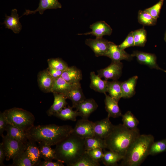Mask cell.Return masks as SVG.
Returning <instances> with one entry per match:
<instances>
[{"instance_id":"4","label":"cell","mask_w":166,"mask_h":166,"mask_svg":"<svg viewBox=\"0 0 166 166\" xmlns=\"http://www.w3.org/2000/svg\"><path fill=\"white\" fill-rule=\"evenodd\" d=\"M154 138L151 134L140 135L129 146L121 163L122 166H139L149 155Z\"/></svg>"},{"instance_id":"15","label":"cell","mask_w":166,"mask_h":166,"mask_svg":"<svg viewBox=\"0 0 166 166\" xmlns=\"http://www.w3.org/2000/svg\"><path fill=\"white\" fill-rule=\"evenodd\" d=\"M98 105L93 98L85 99L81 102L76 108L79 116L82 118L88 119L90 115L96 110Z\"/></svg>"},{"instance_id":"28","label":"cell","mask_w":166,"mask_h":166,"mask_svg":"<svg viewBox=\"0 0 166 166\" xmlns=\"http://www.w3.org/2000/svg\"><path fill=\"white\" fill-rule=\"evenodd\" d=\"M121 82L117 80L107 82V92L111 97L118 102L122 98Z\"/></svg>"},{"instance_id":"40","label":"cell","mask_w":166,"mask_h":166,"mask_svg":"<svg viewBox=\"0 0 166 166\" xmlns=\"http://www.w3.org/2000/svg\"><path fill=\"white\" fill-rule=\"evenodd\" d=\"M86 151L94 161L98 162L102 161L104 155L102 149L98 148Z\"/></svg>"},{"instance_id":"37","label":"cell","mask_w":166,"mask_h":166,"mask_svg":"<svg viewBox=\"0 0 166 166\" xmlns=\"http://www.w3.org/2000/svg\"><path fill=\"white\" fill-rule=\"evenodd\" d=\"M98 162L94 161L86 152L71 166H99Z\"/></svg>"},{"instance_id":"12","label":"cell","mask_w":166,"mask_h":166,"mask_svg":"<svg viewBox=\"0 0 166 166\" xmlns=\"http://www.w3.org/2000/svg\"><path fill=\"white\" fill-rule=\"evenodd\" d=\"M92 31L84 34H79L78 35H92L96 38H101L104 36L110 35L112 32V29L110 26L105 21H101L97 22L90 26Z\"/></svg>"},{"instance_id":"3","label":"cell","mask_w":166,"mask_h":166,"mask_svg":"<svg viewBox=\"0 0 166 166\" xmlns=\"http://www.w3.org/2000/svg\"><path fill=\"white\" fill-rule=\"evenodd\" d=\"M140 135L138 129L130 130L121 124L114 125L111 132L104 139L106 148L124 156L129 146Z\"/></svg>"},{"instance_id":"7","label":"cell","mask_w":166,"mask_h":166,"mask_svg":"<svg viewBox=\"0 0 166 166\" xmlns=\"http://www.w3.org/2000/svg\"><path fill=\"white\" fill-rule=\"evenodd\" d=\"M123 64L120 61H112L107 67L97 71L98 75L107 81L109 79L117 80L122 73Z\"/></svg>"},{"instance_id":"35","label":"cell","mask_w":166,"mask_h":166,"mask_svg":"<svg viewBox=\"0 0 166 166\" xmlns=\"http://www.w3.org/2000/svg\"><path fill=\"white\" fill-rule=\"evenodd\" d=\"M135 46H144L147 41V32L143 27L133 31Z\"/></svg>"},{"instance_id":"18","label":"cell","mask_w":166,"mask_h":166,"mask_svg":"<svg viewBox=\"0 0 166 166\" xmlns=\"http://www.w3.org/2000/svg\"><path fill=\"white\" fill-rule=\"evenodd\" d=\"M35 141L28 140L25 144V151L30 159L34 166H38L41 161L40 150Z\"/></svg>"},{"instance_id":"13","label":"cell","mask_w":166,"mask_h":166,"mask_svg":"<svg viewBox=\"0 0 166 166\" xmlns=\"http://www.w3.org/2000/svg\"><path fill=\"white\" fill-rule=\"evenodd\" d=\"M55 79L50 74L47 68L40 71L38 75V82L40 89L44 92H51Z\"/></svg>"},{"instance_id":"26","label":"cell","mask_w":166,"mask_h":166,"mask_svg":"<svg viewBox=\"0 0 166 166\" xmlns=\"http://www.w3.org/2000/svg\"><path fill=\"white\" fill-rule=\"evenodd\" d=\"M6 131L7 135L25 144L28 140V136L25 132L11 124H8Z\"/></svg>"},{"instance_id":"2","label":"cell","mask_w":166,"mask_h":166,"mask_svg":"<svg viewBox=\"0 0 166 166\" xmlns=\"http://www.w3.org/2000/svg\"><path fill=\"white\" fill-rule=\"evenodd\" d=\"M84 140L72 132L56 145L54 149L57 160L71 166L86 152Z\"/></svg>"},{"instance_id":"45","label":"cell","mask_w":166,"mask_h":166,"mask_svg":"<svg viewBox=\"0 0 166 166\" xmlns=\"http://www.w3.org/2000/svg\"><path fill=\"white\" fill-rule=\"evenodd\" d=\"M5 152L3 148L2 142L0 143V165L5 166L4 161L6 159Z\"/></svg>"},{"instance_id":"22","label":"cell","mask_w":166,"mask_h":166,"mask_svg":"<svg viewBox=\"0 0 166 166\" xmlns=\"http://www.w3.org/2000/svg\"><path fill=\"white\" fill-rule=\"evenodd\" d=\"M105 94V109L108 113V116L114 118L121 116L122 114L118 105V102L106 93Z\"/></svg>"},{"instance_id":"43","label":"cell","mask_w":166,"mask_h":166,"mask_svg":"<svg viewBox=\"0 0 166 166\" xmlns=\"http://www.w3.org/2000/svg\"><path fill=\"white\" fill-rule=\"evenodd\" d=\"M63 163L58 160L56 162H53L52 160H45L41 161L38 166H64Z\"/></svg>"},{"instance_id":"5","label":"cell","mask_w":166,"mask_h":166,"mask_svg":"<svg viewBox=\"0 0 166 166\" xmlns=\"http://www.w3.org/2000/svg\"><path fill=\"white\" fill-rule=\"evenodd\" d=\"M3 113L8 124L27 132L34 125L35 117L30 112L22 108L14 107Z\"/></svg>"},{"instance_id":"9","label":"cell","mask_w":166,"mask_h":166,"mask_svg":"<svg viewBox=\"0 0 166 166\" xmlns=\"http://www.w3.org/2000/svg\"><path fill=\"white\" fill-rule=\"evenodd\" d=\"M85 43L92 49L97 57L105 56L110 45V42L103 38L87 39Z\"/></svg>"},{"instance_id":"34","label":"cell","mask_w":166,"mask_h":166,"mask_svg":"<svg viewBox=\"0 0 166 166\" xmlns=\"http://www.w3.org/2000/svg\"><path fill=\"white\" fill-rule=\"evenodd\" d=\"M137 19L139 23L144 26H154L157 21V19L153 18L144 10H139Z\"/></svg>"},{"instance_id":"36","label":"cell","mask_w":166,"mask_h":166,"mask_svg":"<svg viewBox=\"0 0 166 166\" xmlns=\"http://www.w3.org/2000/svg\"><path fill=\"white\" fill-rule=\"evenodd\" d=\"M166 152V138L154 142L151 145L149 155H156L163 152Z\"/></svg>"},{"instance_id":"41","label":"cell","mask_w":166,"mask_h":166,"mask_svg":"<svg viewBox=\"0 0 166 166\" xmlns=\"http://www.w3.org/2000/svg\"><path fill=\"white\" fill-rule=\"evenodd\" d=\"M133 46H135V44L133 31L130 32L124 41L120 45H117L118 48L122 50H124L127 48Z\"/></svg>"},{"instance_id":"33","label":"cell","mask_w":166,"mask_h":166,"mask_svg":"<svg viewBox=\"0 0 166 166\" xmlns=\"http://www.w3.org/2000/svg\"><path fill=\"white\" fill-rule=\"evenodd\" d=\"M12 160L11 166H34L25 151L18 153Z\"/></svg>"},{"instance_id":"17","label":"cell","mask_w":166,"mask_h":166,"mask_svg":"<svg viewBox=\"0 0 166 166\" xmlns=\"http://www.w3.org/2000/svg\"><path fill=\"white\" fill-rule=\"evenodd\" d=\"M61 5L58 0H40L38 6L36 10H26L22 16L34 14L37 12H39L40 14H42L46 10L61 8Z\"/></svg>"},{"instance_id":"32","label":"cell","mask_w":166,"mask_h":166,"mask_svg":"<svg viewBox=\"0 0 166 166\" xmlns=\"http://www.w3.org/2000/svg\"><path fill=\"white\" fill-rule=\"evenodd\" d=\"M122 124L125 127L130 130H136L139 121L134 115L130 111H127L122 115Z\"/></svg>"},{"instance_id":"10","label":"cell","mask_w":166,"mask_h":166,"mask_svg":"<svg viewBox=\"0 0 166 166\" xmlns=\"http://www.w3.org/2000/svg\"><path fill=\"white\" fill-rule=\"evenodd\" d=\"M133 57H136L137 61L140 63L146 65L152 69L160 70L166 73V70L160 67L156 62V57L153 53L138 51H134L131 54Z\"/></svg>"},{"instance_id":"39","label":"cell","mask_w":166,"mask_h":166,"mask_svg":"<svg viewBox=\"0 0 166 166\" xmlns=\"http://www.w3.org/2000/svg\"><path fill=\"white\" fill-rule=\"evenodd\" d=\"M164 1V0H160L155 4L151 7L145 9L144 10L149 14L153 18L157 19L159 17Z\"/></svg>"},{"instance_id":"42","label":"cell","mask_w":166,"mask_h":166,"mask_svg":"<svg viewBox=\"0 0 166 166\" xmlns=\"http://www.w3.org/2000/svg\"><path fill=\"white\" fill-rule=\"evenodd\" d=\"M8 123L3 112L0 113V135L2 137L4 135L3 133L6 130Z\"/></svg>"},{"instance_id":"6","label":"cell","mask_w":166,"mask_h":166,"mask_svg":"<svg viewBox=\"0 0 166 166\" xmlns=\"http://www.w3.org/2000/svg\"><path fill=\"white\" fill-rule=\"evenodd\" d=\"M2 143L6 154V160L9 161L17 154L24 151L26 145L23 142L10 137L7 135L4 136Z\"/></svg>"},{"instance_id":"11","label":"cell","mask_w":166,"mask_h":166,"mask_svg":"<svg viewBox=\"0 0 166 166\" xmlns=\"http://www.w3.org/2000/svg\"><path fill=\"white\" fill-rule=\"evenodd\" d=\"M107 117L95 122L94 124V136L102 139H105L111 132L114 125Z\"/></svg>"},{"instance_id":"1","label":"cell","mask_w":166,"mask_h":166,"mask_svg":"<svg viewBox=\"0 0 166 166\" xmlns=\"http://www.w3.org/2000/svg\"><path fill=\"white\" fill-rule=\"evenodd\" d=\"M73 130V128L69 125L52 124L34 126L26 132L29 140L52 146L65 139L72 132Z\"/></svg>"},{"instance_id":"44","label":"cell","mask_w":166,"mask_h":166,"mask_svg":"<svg viewBox=\"0 0 166 166\" xmlns=\"http://www.w3.org/2000/svg\"><path fill=\"white\" fill-rule=\"evenodd\" d=\"M47 69L50 74L55 79L61 77L63 71L49 67H48Z\"/></svg>"},{"instance_id":"19","label":"cell","mask_w":166,"mask_h":166,"mask_svg":"<svg viewBox=\"0 0 166 166\" xmlns=\"http://www.w3.org/2000/svg\"><path fill=\"white\" fill-rule=\"evenodd\" d=\"M53 93L54 97L53 102L46 112L49 116H53L59 112L68 104L66 101L67 98L65 95L55 92Z\"/></svg>"},{"instance_id":"24","label":"cell","mask_w":166,"mask_h":166,"mask_svg":"<svg viewBox=\"0 0 166 166\" xmlns=\"http://www.w3.org/2000/svg\"><path fill=\"white\" fill-rule=\"evenodd\" d=\"M91 82L90 87L94 91L100 93H105L107 92L108 81L101 79L98 75L92 71L90 73Z\"/></svg>"},{"instance_id":"30","label":"cell","mask_w":166,"mask_h":166,"mask_svg":"<svg viewBox=\"0 0 166 166\" xmlns=\"http://www.w3.org/2000/svg\"><path fill=\"white\" fill-rule=\"evenodd\" d=\"M84 145L86 151L98 148L102 149L106 148L105 140L95 136L85 139Z\"/></svg>"},{"instance_id":"14","label":"cell","mask_w":166,"mask_h":166,"mask_svg":"<svg viewBox=\"0 0 166 166\" xmlns=\"http://www.w3.org/2000/svg\"><path fill=\"white\" fill-rule=\"evenodd\" d=\"M105 56L109 57L112 61H117L123 60L130 61L133 57L131 54L128 53L124 50L119 49L117 45L111 42H110L109 47Z\"/></svg>"},{"instance_id":"8","label":"cell","mask_w":166,"mask_h":166,"mask_svg":"<svg viewBox=\"0 0 166 166\" xmlns=\"http://www.w3.org/2000/svg\"><path fill=\"white\" fill-rule=\"evenodd\" d=\"M94 124L88 119L82 118L77 121L72 132L84 139L94 136Z\"/></svg>"},{"instance_id":"23","label":"cell","mask_w":166,"mask_h":166,"mask_svg":"<svg viewBox=\"0 0 166 166\" xmlns=\"http://www.w3.org/2000/svg\"><path fill=\"white\" fill-rule=\"evenodd\" d=\"M138 79V76H135L121 82L122 98H129L135 95V87Z\"/></svg>"},{"instance_id":"16","label":"cell","mask_w":166,"mask_h":166,"mask_svg":"<svg viewBox=\"0 0 166 166\" xmlns=\"http://www.w3.org/2000/svg\"><path fill=\"white\" fill-rule=\"evenodd\" d=\"M17 10L16 9L12 10L10 16L5 14V18L2 24H4L6 28L10 29L15 34H18L22 28Z\"/></svg>"},{"instance_id":"25","label":"cell","mask_w":166,"mask_h":166,"mask_svg":"<svg viewBox=\"0 0 166 166\" xmlns=\"http://www.w3.org/2000/svg\"><path fill=\"white\" fill-rule=\"evenodd\" d=\"M78 83H70L60 77L55 80L51 93L55 92L65 96L72 88Z\"/></svg>"},{"instance_id":"20","label":"cell","mask_w":166,"mask_h":166,"mask_svg":"<svg viewBox=\"0 0 166 166\" xmlns=\"http://www.w3.org/2000/svg\"><path fill=\"white\" fill-rule=\"evenodd\" d=\"M67 99H70L72 102L73 108H76L82 101L86 99L80 83L72 88L65 95Z\"/></svg>"},{"instance_id":"31","label":"cell","mask_w":166,"mask_h":166,"mask_svg":"<svg viewBox=\"0 0 166 166\" xmlns=\"http://www.w3.org/2000/svg\"><path fill=\"white\" fill-rule=\"evenodd\" d=\"M38 144L42 158L45 160H57L55 149L52 148L51 146L43 143Z\"/></svg>"},{"instance_id":"38","label":"cell","mask_w":166,"mask_h":166,"mask_svg":"<svg viewBox=\"0 0 166 166\" xmlns=\"http://www.w3.org/2000/svg\"><path fill=\"white\" fill-rule=\"evenodd\" d=\"M47 62L48 67L63 71L69 67L65 61L58 57L49 59L47 60Z\"/></svg>"},{"instance_id":"46","label":"cell","mask_w":166,"mask_h":166,"mask_svg":"<svg viewBox=\"0 0 166 166\" xmlns=\"http://www.w3.org/2000/svg\"><path fill=\"white\" fill-rule=\"evenodd\" d=\"M164 39L165 42H166V31L165 33Z\"/></svg>"},{"instance_id":"21","label":"cell","mask_w":166,"mask_h":166,"mask_svg":"<svg viewBox=\"0 0 166 166\" xmlns=\"http://www.w3.org/2000/svg\"><path fill=\"white\" fill-rule=\"evenodd\" d=\"M61 77L67 82L71 84L80 83L82 75L81 71L76 66L68 67L62 73Z\"/></svg>"},{"instance_id":"29","label":"cell","mask_w":166,"mask_h":166,"mask_svg":"<svg viewBox=\"0 0 166 166\" xmlns=\"http://www.w3.org/2000/svg\"><path fill=\"white\" fill-rule=\"evenodd\" d=\"M73 107L68 105L63 108L59 112L55 114L53 116L64 121L70 120L75 121L76 117L79 116L78 111L73 110Z\"/></svg>"},{"instance_id":"27","label":"cell","mask_w":166,"mask_h":166,"mask_svg":"<svg viewBox=\"0 0 166 166\" xmlns=\"http://www.w3.org/2000/svg\"><path fill=\"white\" fill-rule=\"evenodd\" d=\"M104 155L102 161L105 166H117V162L122 160L124 156L120 154L110 150L106 151L103 149Z\"/></svg>"}]
</instances>
